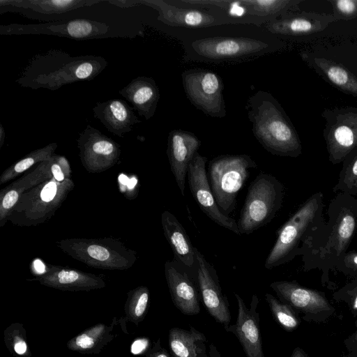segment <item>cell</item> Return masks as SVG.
Wrapping results in <instances>:
<instances>
[{
	"instance_id": "cell-3",
	"label": "cell",
	"mask_w": 357,
	"mask_h": 357,
	"mask_svg": "<svg viewBox=\"0 0 357 357\" xmlns=\"http://www.w3.org/2000/svg\"><path fill=\"white\" fill-rule=\"evenodd\" d=\"M246 109L253 134L266 151L291 158L302 153L301 142L295 127L271 94L257 91L248 100Z\"/></svg>"
},
{
	"instance_id": "cell-4",
	"label": "cell",
	"mask_w": 357,
	"mask_h": 357,
	"mask_svg": "<svg viewBox=\"0 0 357 357\" xmlns=\"http://www.w3.org/2000/svg\"><path fill=\"white\" fill-rule=\"evenodd\" d=\"M324 195H311L278 230V238L269 252L265 268L272 269L303 255L321 233L326 223Z\"/></svg>"
},
{
	"instance_id": "cell-40",
	"label": "cell",
	"mask_w": 357,
	"mask_h": 357,
	"mask_svg": "<svg viewBox=\"0 0 357 357\" xmlns=\"http://www.w3.org/2000/svg\"><path fill=\"white\" fill-rule=\"evenodd\" d=\"M149 341L146 338L135 340L131 344L130 351L132 354H139L146 352L149 348Z\"/></svg>"
},
{
	"instance_id": "cell-38",
	"label": "cell",
	"mask_w": 357,
	"mask_h": 357,
	"mask_svg": "<svg viewBox=\"0 0 357 357\" xmlns=\"http://www.w3.org/2000/svg\"><path fill=\"white\" fill-rule=\"evenodd\" d=\"M334 270L351 278L357 275V251H347L337 261Z\"/></svg>"
},
{
	"instance_id": "cell-22",
	"label": "cell",
	"mask_w": 357,
	"mask_h": 357,
	"mask_svg": "<svg viewBox=\"0 0 357 357\" xmlns=\"http://www.w3.org/2000/svg\"><path fill=\"white\" fill-rule=\"evenodd\" d=\"M93 113L109 132L120 137L130 132L132 126L142 123L134 109L119 98L97 102L93 107Z\"/></svg>"
},
{
	"instance_id": "cell-30",
	"label": "cell",
	"mask_w": 357,
	"mask_h": 357,
	"mask_svg": "<svg viewBox=\"0 0 357 357\" xmlns=\"http://www.w3.org/2000/svg\"><path fill=\"white\" fill-rule=\"evenodd\" d=\"M57 146V143L53 142L43 148L32 151L4 171L0 178V183L2 184L16 177L33 165L50 159L54 153Z\"/></svg>"
},
{
	"instance_id": "cell-29",
	"label": "cell",
	"mask_w": 357,
	"mask_h": 357,
	"mask_svg": "<svg viewBox=\"0 0 357 357\" xmlns=\"http://www.w3.org/2000/svg\"><path fill=\"white\" fill-rule=\"evenodd\" d=\"M112 326L99 324L78 334L68 341L70 350L82 354L99 353L102 348L112 341Z\"/></svg>"
},
{
	"instance_id": "cell-43",
	"label": "cell",
	"mask_w": 357,
	"mask_h": 357,
	"mask_svg": "<svg viewBox=\"0 0 357 357\" xmlns=\"http://www.w3.org/2000/svg\"><path fill=\"white\" fill-rule=\"evenodd\" d=\"M33 266L36 272L40 275H42L44 273H45V266L40 260H36L33 263Z\"/></svg>"
},
{
	"instance_id": "cell-17",
	"label": "cell",
	"mask_w": 357,
	"mask_h": 357,
	"mask_svg": "<svg viewBox=\"0 0 357 357\" xmlns=\"http://www.w3.org/2000/svg\"><path fill=\"white\" fill-rule=\"evenodd\" d=\"M238 304V314L234 324L225 327L240 342L247 357H264L259 327V312L257 307L259 300L256 294L252 296L248 307L243 299L234 294Z\"/></svg>"
},
{
	"instance_id": "cell-12",
	"label": "cell",
	"mask_w": 357,
	"mask_h": 357,
	"mask_svg": "<svg viewBox=\"0 0 357 357\" xmlns=\"http://www.w3.org/2000/svg\"><path fill=\"white\" fill-rule=\"evenodd\" d=\"M99 0H0V13H15L43 23L75 19L79 10Z\"/></svg>"
},
{
	"instance_id": "cell-27",
	"label": "cell",
	"mask_w": 357,
	"mask_h": 357,
	"mask_svg": "<svg viewBox=\"0 0 357 357\" xmlns=\"http://www.w3.org/2000/svg\"><path fill=\"white\" fill-rule=\"evenodd\" d=\"M315 71L341 91L357 96V78L341 64L325 58L301 56Z\"/></svg>"
},
{
	"instance_id": "cell-32",
	"label": "cell",
	"mask_w": 357,
	"mask_h": 357,
	"mask_svg": "<svg viewBox=\"0 0 357 357\" xmlns=\"http://www.w3.org/2000/svg\"><path fill=\"white\" fill-rule=\"evenodd\" d=\"M265 299L274 320L281 328L287 332L298 328L301 321V317L289 305L268 293L265 294Z\"/></svg>"
},
{
	"instance_id": "cell-23",
	"label": "cell",
	"mask_w": 357,
	"mask_h": 357,
	"mask_svg": "<svg viewBox=\"0 0 357 357\" xmlns=\"http://www.w3.org/2000/svg\"><path fill=\"white\" fill-rule=\"evenodd\" d=\"M37 280L43 285L64 291H89L105 286L96 275L54 266H50Z\"/></svg>"
},
{
	"instance_id": "cell-6",
	"label": "cell",
	"mask_w": 357,
	"mask_h": 357,
	"mask_svg": "<svg viewBox=\"0 0 357 357\" xmlns=\"http://www.w3.org/2000/svg\"><path fill=\"white\" fill-rule=\"evenodd\" d=\"M256 162L246 154L222 155L212 159L208 173L211 188L221 211L228 215L235 206L236 197Z\"/></svg>"
},
{
	"instance_id": "cell-9",
	"label": "cell",
	"mask_w": 357,
	"mask_h": 357,
	"mask_svg": "<svg viewBox=\"0 0 357 357\" xmlns=\"http://www.w3.org/2000/svg\"><path fill=\"white\" fill-rule=\"evenodd\" d=\"M321 116L328 160L337 165L357 146V107L324 109Z\"/></svg>"
},
{
	"instance_id": "cell-31",
	"label": "cell",
	"mask_w": 357,
	"mask_h": 357,
	"mask_svg": "<svg viewBox=\"0 0 357 357\" xmlns=\"http://www.w3.org/2000/svg\"><path fill=\"white\" fill-rule=\"evenodd\" d=\"M333 192H343L357 195V146L351 151L342 161V167Z\"/></svg>"
},
{
	"instance_id": "cell-5",
	"label": "cell",
	"mask_w": 357,
	"mask_h": 357,
	"mask_svg": "<svg viewBox=\"0 0 357 357\" xmlns=\"http://www.w3.org/2000/svg\"><path fill=\"white\" fill-rule=\"evenodd\" d=\"M284 186L274 176L259 174L250 183L238 226L250 234L270 222L282 207Z\"/></svg>"
},
{
	"instance_id": "cell-16",
	"label": "cell",
	"mask_w": 357,
	"mask_h": 357,
	"mask_svg": "<svg viewBox=\"0 0 357 357\" xmlns=\"http://www.w3.org/2000/svg\"><path fill=\"white\" fill-rule=\"evenodd\" d=\"M199 288L208 314L219 324L228 326L231 321L229 303L221 289L215 270L204 256L195 248Z\"/></svg>"
},
{
	"instance_id": "cell-15",
	"label": "cell",
	"mask_w": 357,
	"mask_h": 357,
	"mask_svg": "<svg viewBox=\"0 0 357 357\" xmlns=\"http://www.w3.org/2000/svg\"><path fill=\"white\" fill-rule=\"evenodd\" d=\"M191 47L199 56L218 61L257 54L264 52L268 44L245 37H212L196 40Z\"/></svg>"
},
{
	"instance_id": "cell-19",
	"label": "cell",
	"mask_w": 357,
	"mask_h": 357,
	"mask_svg": "<svg viewBox=\"0 0 357 357\" xmlns=\"http://www.w3.org/2000/svg\"><path fill=\"white\" fill-rule=\"evenodd\" d=\"M135 5L143 4L156 10L158 20L172 26L206 27L225 23L216 16L197 8H179L163 0H133Z\"/></svg>"
},
{
	"instance_id": "cell-13",
	"label": "cell",
	"mask_w": 357,
	"mask_h": 357,
	"mask_svg": "<svg viewBox=\"0 0 357 357\" xmlns=\"http://www.w3.org/2000/svg\"><path fill=\"white\" fill-rule=\"evenodd\" d=\"M207 158L198 152L190 162L188 171L191 193L201 210L213 222L238 235L241 232L234 219L223 213L218 206L206 171Z\"/></svg>"
},
{
	"instance_id": "cell-28",
	"label": "cell",
	"mask_w": 357,
	"mask_h": 357,
	"mask_svg": "<svg viewBox=\"0 0 357 357\" xmlns=\"http://www.w3.org/2000/svg\"><path fill=\"white\" fill-rule=\"evenodd\" d=\"M70 175L71 169L66 157L54 153L50 159L40 162L33 172L14 183L26 190L48 178L53 177L57 181H63Z\"/></svg>"
},
{
	"instance_id": "cell-42",
	"label": "cell",
	"mask_w": 357,
	"mask_h": 357,
	"mask_svg": "<svg viewBox=\"0 0 357 357\" xmlns=\"http://www.w3.org/2000/svg\"><path fill=\"white\" fill-rule=\"evenodd\" d=\"M290 357H308V356L303 349L297 347L294 348Z\"/></svg>"
},
{
	"instance_id": "cell-20",
	"label": "cell",
	"mask_w": 357,
	"mask_h": 357,
	"mask_svg": "<svg viewBox=\"0 0 357 357\" xmlns=\"http://www.w3.org/2000/svg\"><path fill=\"white\" fill-rule=\"evenodd\" d=\"M335 21L331 14L294 11L270 20L266 27L273 33L303 36L321 31Z\"/></svg>"
},
{
	"instance_id": "cell-44",
	"label": "cell",
	"mask_w": 357,
	"mask_h": 357,
	"mask_svg": "<svg viewBox=\"0 0 357 357\" xmlns=\"http://www.w3.org/2000/svg\"><path fill=\"white\" fill-rule=\"evenodd\" d=\"M6 138V132L3 129V125L0 124V147H1L4 143Z\"/></svg>"
},
{
	"instance_id": "cell-2",
	"label": "cell",
	"mask_w": 357,
	"mask_h": 357,
	"mask_svg": "<svg viewBox=\"0 0 357 357\" xmlns=\"http://www.w3.org/2000/svg\"><path fill=\"white\" fill-rule=\"evenodd\" d=\"M101 56H73L57 49L34 55L22 71L16 83L31 89L55 91L61 86L95 79L107 67Z\"/></svg>"
},
{
	"instance_id": "cell-39",
	"label": "cell",
	"mask_w": 357,
	"mask_h": 357,
	"mask_svg": "<svg viewBox=\"0 0 357 357\" xmlns=\"http://www.w3.org/2000/svg\"><path fill=\"white\" fill-rule=\"evenodd\" d=\"M144 357H172L166 349L163 348L158 339L145 353Z\"/></svg>"
},
{
	"instance_id": "cell-10",
	"label": "cell",
	"mask_w": 357,
	"mask_h": 357,
	"mask_svg": "<svg viewBox=\"0 0 357 357\" xmlns=\"http://www.w3.org/2000/svg\"><path fill=\"white\" fill-rule=\"evenodd\" d=\"M270 287L279 300L289 305L305 321L324 323L335 314V308L323 291L303 287L296 281H275Z\"/></svg>"
},
{
	"instance_id": "cell-36",
	"label": "cell",
	"mask_w": 357,
	"mask_h": 357,
	"mask_svg": "<svg viewBox=\"0 0 357 357\" xmlns=\"http://www.w3.org/2000/svg\"><path fill=\"white\" fill-rule=\"evenodd\" d=\"M25 190L14 183L1 192L0 197V221L2 222L17 204L20 195Z\"/></svg>"
},
{
	"instance_id": "cell-46",
	"label": "cell",
	"mask_w": 357,
	"mask_h": 357,
	"mask_svg": "<svg viewBox=\"0 0 357 357\" xmlns=\"http://www.w3.org/2000/svg\"><path fill=\"white\" fill-rule=\"evenodd\" d=\"M355 326H357V320L355 321Z\"/></svg>"
},
{
	"instance_id": "cell-41",
	"label": "cell",
	"mask_w": 357,
	"mask_h": 357,
	"mask_svg": "<svg viewBox=\"0 0 357 357\" xmlns=\"http://www.w3.org/2000/svg\"><path fill=\"white\" fill-rule=\"evenodd\" d=\"M344 344L349 352L357 351V326L355 331L344 340Z\"/></svg>"
},
{
	"instance_id": "cell-24",
	"label": "cell",
	"mask_w": 357,
	"mask_h": 357,
	"mask_svg": "<svg viewBox=\"0 0 357 357\" xmlns=\"http://www.w3.org/2000/svg\"><path fill=\"white\" fill-rule=\"evenodd\" d=\"M138 114L149 120L155 112L160 99L159 89L153 79L145 76L134 78L119 91Z\"/></svg>"
},
{
	"instance_id": "cell-35",
	"label": "cell",
	"mask_w": 357,
	"mask_h": 357,
	"mask_svg": "<svg viewBox=\"0 0 357 357\" xmlns=\"http://www.w3.org/2000/svg\"><path fill=\"white\" fill-rule=\"evenodd\" d=\"M337 303H344L354 317L357 316V275L333 294Z\"/></svg>"
},
{
	"instance_id": "cell-7",
	"label": "cell",
	"mask_w": 357,
	"mask_h": 357,
	"mask_svg": "<svg viewBox=\"0 0 357 357\" xmlns=\"http://www.w3.org/2000/svg\"><path fill=\"white\" fill-rule=\"evenodd\" d=\"M60 247L88 266L103 269H127L136 259L132 251L112 239H68L61 241Z\"/></svg>"
},
{
	"instance_id": "cell-34",
	"label": "cell",
	"mask_w": 357,
	"mask_h": 357,
	"mask_svg": "<svg viewBox=\"0 0 357 357\" xmlns=\"http://www.w3.org/2000/svg\"><path fill=\"white\" fill-rule=\"evenodd\" d=\"M20 324H15L5 331V342L10 352L17 356L28 357V344L25 339L23 328H19Z\"/></svg>"
},
{
	"instance_id": "cell-14",
	"label": "cell",
	"mask_w": 357,
	"mask_h": 357,
	"mask_svg": "<svg viewBox=\"0 0 357 357\" xmlns=\"http://www.w3.org/2000/svg\"><path fill=\"white\" fill-rule=\"evenodd\" d=\"M77 142L81 161L88 171H104L119 159L120 145L89 124L79 133Z\"/></svg>"
},
{
	"instance_id": "cell-18",
	"label": "cell",
	"mask_w": 357,
	"mask_h": 357,
	"mask_svg": "<svg viewBox=\"0 0 357 357\" xmlns=\"http://www.w3.org/2000/svg\"><path fill=\"white\" fill-rule=\"evenodd\" d=\"M200 145V140L190 132L174 130L169 133L167 157L171 171L183 196L189 165Z\"/></svg>"
},
{
	"instance_id": "cell-45",
	"label": "cell",
	"mask_w": 357,
	"mask_h": 357,
	"mask_svg": "<svg viewBox=\"0 0 357 357\" xmlns=\"http://www.w3.org/2000/svg\"><path fill=\"white\" fill-rule=\"evenodd\" d=\"M343 357H357V351L349 352L346 356H344Z\"/></svg>"
},
{
	"instance_id": "cell-11",
	"label": "cell",
	"mask_w": 357,
	"mask_h": 357,
	"mask_svg": "<svg viewBox=\"0 0 357 357\" xmlns=\"http://www.w3.org/2000/svg\"><path fill=\"white\" fill-rule=\"evenodd\" d=\"M183 85L190 102L207 115L223 118L226 107L223 84L215 73L202 69H190L182 74Z\"/></svg>"
},
{
	"instance_id": "cell-1",
	"label": "cell",
	"mask_w": 357,
	"mask_h": 357,
	"mask_svg": "<svg viewBox=\"0 0 357 357\" xmlns=\"http://www.w3.org/2000/svg\"><path fill=\"white\" fill-rule=\"evenodd\" d=\"M328 219L321 233L311 247L302 255L303 270L318 269L321 272L324 286L334 289L330 280V271L350 245L357 227V198L339 192L327 209Z\"/></svg>"
},
{
	"instance_id": "cell-21",
	"label": "cell",
	"mask_w": 357,
	"mask_h": 357,
	"mask_svg": "<svg viewBox=\"0 0 357 357\" xmlns=\"http://www.w3.org/2000/svg\"><path fill=\"white\" fill-rule=\"evenodd\" d=\"M165 275L174 305L185 315L200 312V298L197 289L188 274L172 261L165 264Z\"/></svg>"
},
{
	"instance_id": "cell-33",
	"label": "cell",
	"mask_w": 357,
	"mask_h": 357,
	"mask_svg": "<svg viewBox=\"0 0 357 357\" xmlns=\"http://www.w3.org/2000/svg\"><path fill=\"white\" fill-rule=\"evenodd\" d=\"M150 293L146 287L140 286L132 290L125 305L126 318L139 324L145 317L149 303Z\"/></svg>"
},
{
	"instance_id": "cell-25",
	"label": "cell",
	"mask_w": 357,
	"mask_h": 357,
	"mask_svg": "<svg viewBox=\"0 0 357 357\" xmlns=\"http://www.w3.org/2000/svg\"><path fill=\"white\" fill-rule=\"evenodd\" d=\"M189 327V330L178 327L169 329L168 342L172 357H220L213 344L208 355L205 335L190 325Z\"/></svg>"
},
{
	"instance_id": "cell-8",
	"label": "cell",
	"mask_w": 357,
	"mask_h": 357,
	"mask_svg": "<svg viewBox=\"0 0 357 357\" xmlns=\"http://www.w3.org/2000/svg\"><path fill=\"white\" fill-rule=\"evenodd\" d=\"M111 26L106 22L86 18L39 24L13 23L0 26V34L49 35L75 40L101 39L113 36Z\"/></svg>"
},
{
	"instance_id": "cell-26",
	"label": "cell",
	"mask_w": 357,
	"mask_h": 357,
	"mask_svg": "<svg viewBox=\"0 0 357 357\" xmlns=\"http://www.w3.org/2000/svg\"><path fill=\"white\" fill-rule=\"evenodd\" d=\"M163 233L168 241L175 259L187 267L192 268L196 261L195 247L178 219L165 211L161 215Z\"/></svg>"
},
{
	"instance_id": "cell-37",
	"label": "cell",
	"mask_w": 357,
	"mask_h": 357,
	"mask_svg": "<svg viewBox=\"0 0 357 357\" xmlns=\"http://www.w3.org/2000/svg\"><path fill=\"white\" fill-rule=\"evenodd\" d=\"M333 8L335 18L348 20L357 17V0H328Z\"/></svg>"
}]
</instances>
